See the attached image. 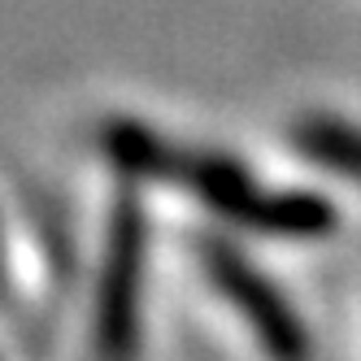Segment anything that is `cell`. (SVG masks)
<instances>
[{
    "mask_svg": "<svg viewBox=\"0 0 361 361\" xmlns=\"http://www.w3.org/2000/svg\"><path fill=\"white\" fill-rule=\"evenodd\" d=\"M204 262H209V274L218 279V288L231 296V305L252 322L257 340L266 344V353L274 361H305L309 357V344H305V331H300L296 314L283 305V296L252 266H244L240 257L222 244H214L204 252Z\"/></svg>",
    "mask_w": 361,
    "mask_h": 361,
    "instance_id": "obj_2",
    "label": "cell"
},
{
    "mask_svg": "<svg viewBox=\"0 0 361 361\" xmlns=\"http://www.w3.org/2000/svg\"><path fill=\"white\" fill-rule=\"evenodd\" d=\"M296 144L314 161L340 170V174L361 178V131H353V126L326 122V118H309V122L296 126Z\"/></svg>",
    "mask_w": 361,
    "mask_h": 361,
    "instance_id": "obj_4",
    "label": "cell"
},
{
    "mask_svg": "<svg viewBox=\"0 0 361 361\" xmlns=\"http://www.w3.org/2000/svg\"><path fill=\"white\" fill-rule=\"evenodd\" d=\"M135 288H140V222L131 204L118 214V231L109 244L105 296H100V344L109 357H126L135 340Z\"/></svg>",
    "mask_w": 361,
    "mask_h": 361,
    "instance_id": "obj_3",
    "label": "cell"
},
{
    "mask_svg": "<svg viewBox=\"0 0 361 361\" xmlns=\"http://www.w3.org/2000/svg\"><path fill=\"white\" fill-rule=\"evenodd\" d=\"M105 144L118 166L148 174V178H188L209 209H218L222 218L248 222L257 231H270V235H326L335 226V209L326 200L305 196V192L266 196L231 161H218V157L188 161V152H174L166 140H157L152 131H140V126H114Z\"/></svg>",
    "mask_w": 361,
    "mask_h": 361,
    "instance_id": "obj_1",
    "label": "cell"
}]
</instances>
